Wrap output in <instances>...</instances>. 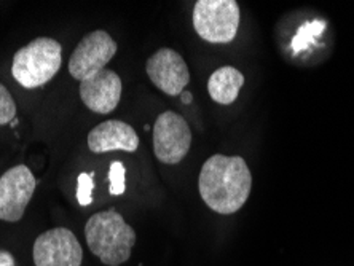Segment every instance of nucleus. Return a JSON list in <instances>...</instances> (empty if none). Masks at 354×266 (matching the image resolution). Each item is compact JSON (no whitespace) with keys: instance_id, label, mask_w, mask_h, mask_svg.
<instances>
[{"instance_id":"1","label":"nucleus","mask_w":354,"mask_h":266,"mask_svg":"<svg viewBox=\"0 0 354 266\" xmlns=\"http://www.w3.org/2000/svg\"><path fill=\"white\" fill-rule=\"evenodd\" d=\"M252 175L241 156L212 155L203 164L198 190L207 207L217 213H235L251 195Z\"/></svg>"},{"instance_id":"2","label":"nucleus","mask_w":354,"mask_h":266,"mask_svg":"<svg viewBox=\"0 0 354 266\" xmlns=\"http://www.w3.org/2000/svg\"><path fill=\"white\" fill-rule=\"evenodd\" d=\"M85 238L91 254L107 266L128 262L136 244V231L115 209L96 212L88 218Z\"/></svg>"},{"instance_id":"3","label":"nucleus","mask_w":354,"mask_h":266,"mask_svg":"<svg viewBox=\"0 0 354 266\" xmlns=\"http://www.w3.org/2000/svg\"><path fill=\"white\" fill-rule=\"evenodd\" d=\"M61 64L62 46L59 41L37 37L15 53L12 75L26 90H35L58 74Z\"/></svg>"},{"instance_id":"4","label":"nucleus","mask_w":354,"mask_h":266,"mask_svg":"<svg viewBox=\"0 0 354 266\" xmlns=\"http://www.w3.org/2000/svg\"><path fill=\"white\" fill-rule=\"evenodd\" d=\"M194 28L209 44H230L239 28V5L235 0H198L194 7Z\"/></svg>"},{"instance_id":"5","label":"nucleus","mask_w":354,"mask_h":266,"mask_svg":"<svg viewBox=\"0 0 354 266\" xmlns=\"http://www.w3.org/2000/svg\"><path fill=\"white\" fill-rule=\"evenodd\" d=\"M117 55V41L106 30L97 29L86 34L69 59V74L75 80L83 82L91 75L97 74Z\"/></svg>"},{"instance_id":"6","label":"nucleus","mask_w":354,"mask_h":266,"mask_svg":"<svg viewBox=\"0 0 354 266\" xmlns=\"http://www.w3.org/2000/svg\"><path fill=\"white\" fill-rule=\"evenodd\" d=\"M192 131L184 117L173 111L158 115L153 124V152L165 164H177L190 152Z\"/></svg>"},{"instance_id":"7","label":"nucleus","mask_w":354,"mask_h":266,"mask_svg":"<svg viewBox=\"0 0 354 266\" xmlns=\"http://www.w3.org/2000/svg\"><path fill=\"white\" fill-rule=\"evenodd\" d=\"M37 189V180L28 166L18 164L0 177V220L19 222Z\"/></svg>"},{"instance_id":"8","label":"nucleus","mask_w":354,"mask_h":266,"mask_svg":"<svg viewBox=\"0 0 354 266\" xmlns=\"http://www.w3.org/2000/svg\"><path fill=\"white\" fill-rule=\"evenodd\" d=\"M32 257L35 266H82L83 249L71 229L59 227L35 239Z\"/></svg>"},{"instance_id":"9","label":"nucleus","mask_w":354,"mask_h":266,"mask_svg":"<svg viewBox=\"0 0 354 266\" xmlns=\"http://www.w3.org/2000/svg\"><path fill=\"white\" fill-rule=\"evenodd\" d=\"M145 72L150 82L168 96H180L190 82V70L184 57L171 48L155 51L147 59Z\"/></svg>"},{"instance_id":"10","label":"nucleus","mask_w":354,"mask_h":266,"mask_svg":"<svg viewBox=\"0 0 354 266\" xmlns=\"http://www.w3.org/2000/svg\"><path fill=\"white\" fill-rule=\"evenodd\" d=\"M122 90L123 83L117 72L102 69L86 80L80 82L79 93L82 102L91 112L107 115L117 108L120 99H122Z\"/></svg>"},{"instance_id":"11","label":"nucleus","mask_w":354,"mask_h":266,"mask_svg":"<svg viewBox=\"0 0 354 266\" xmlns=\"http://www.w3.org/2000/svg\"><path fill=\"white\" fill-rule=\"evenodd\" d=\"M88 149L93 153H107L113 150L123 152H136L139 149V137L131 124L122 120H107L96 128H93L88 134Z\"/></svg>"},{"instance_id":"12","label":"nucleus","mask_w":354,"mask_h":266,"mask_svg":"<svg viewBox=\"0 0 354 266\" xmlns=\"http://www.w3.org/2000/svg\"><path fill=\"white\" fill-rule=\"evenodd\" d=\"M243 85L244 75L241 72L232 66H223L212 72L207 80V91L214 102L221 106H230L236 101Z\"/></svg>"},{"instance_id":"13","label":"nucleus","mask_w":354,"mask_h":266,"mask_svg":"<svg viewBox=\"0 0 354 266\" xmlns=\"http://www.w3.org/2000/svg\"><path fill=\"white\" fill-rule=\"evenodd\" d=\"M327 28V23L322 19H313V21H306L297 30V34L294 35L292 41H290V48L295 55L301 53V51L308 50L310 46L316 45L317 39L324 34V30Z\"/></svg>"},{"instance_id":"14","label":"nucleus","mask_w":354,"mask_h":266,"mask_svg":"<svg viewBox=\"0 0 354 266\" xmlns=\"http://www.w3.org/2000/svg\"><path fill=\"white\" fill-rule=\"evenodd\" d=\"M17 117V102L12 96V93L0 83V126L2 124L12 123V120Z\"/></svg>"},{"instance_id":"15","label":"nucleus","mask_w":354,"mask_h":266,"mask_svg":"<svg viewBox=\"0 0 354 266\" xmlns=\"http://www.w3.org/2000/svg\"><path fill=\"white\" fill-rule=\"evenodd\" d=\"M95 174L82 172L77 179V201L80 206H90L93 202V190H95Z\"/></svg>"},{"instance_id":"16","label":"nucleus","mask_w":354,"mask_h":266,"mask_svg":"<svg viewBox=\"0 0 354 266\" xmlns=\"http://www.w3.org/2000/svg\"><path fill=\"white\" fill-rule=\"evenodd\" d=\"M124 174H127V169H124V164L122 161H113L111 164V171H109V191H111L112 196H122L127 189V184H124Z\"/></svg>"},{"instance_id":"17","label":"nucleus","mask_w":354,"mask_h":266,"mask_svg":"<svg viewBox=\"0 0 354 266\" xmlns=\"http://www.w3.org/2000/svg\"><path fill=\"white\" fill-rule=\"evenodd\" d=\"M0 266H15V257L7 250H0Z\"/></svg>"},{"instance_id":"18","label":"nucleus","mask_w":354,"mask_h":266,"mask_svg":"<svg viewBox=\"0 0 354 266\" xmlns=\"http://www.w3.org/2000/svg\"><path fill=\"white\" fill-rule=\"evenodd\" d=\"M180 99H182V102H184V104H190L192 101H194V96H192L190 91H184L180 95Z\"/></svg>"}]
</instances>
